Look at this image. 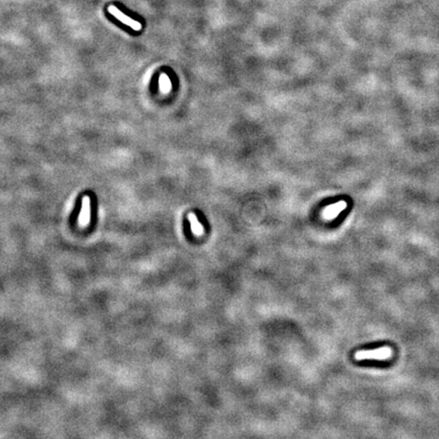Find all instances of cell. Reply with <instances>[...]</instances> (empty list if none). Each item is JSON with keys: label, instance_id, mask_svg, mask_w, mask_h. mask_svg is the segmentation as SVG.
Segmentation results:
<instances>
[{"label": "cell", "instance_id": "6da1fadb", "mask_svg": "<svg viewBox=\"0 0 439 439\" xmlns=\"http://www.w3.org/2000/svg\"><path fill=\"white\" fill-rule=\"evenodd\" d=\"M393 349L391 347H381L374 350H363L355 354V359L357 361L362 360H379L384 361L389 360L393 357Z\"/></svg>", "mask_w": 439, "mask_h": 439}, {"label": "cell", "instance_id": "7a4b0ae2", "mask_svg": "<svg viewBox=\"0 0 439 439\" xmlns=\"http://www.w3.org/2000/svg\"><path fill=\"white\" fill-rule=\"evenodd\" d=\"M108 11H109V13H111L115 18H117L121 22L125 23L126 25L130 26L132 30H134V31H141L142 30L143 25H142L141 22L130 18V16H127L125 13H123L121 10H119L115 5H110L108 7Z\"/></svg>", "mask_w": 439, "mask_h": 439}, {"label": "cell", "instance_id": "3957f363", "mask_svg": "<svg viewBox=\"0 0 439 439\" xmlns=\"http://www.w3.org/2000/svg\"><path fill=\"white\" fill-rule=\"evenodd\" d=\"M91 222V199L85 197L81 202V210L78 217V224L80 227H86Z\"/></svg>", "mask_w": 439, "mask_h": 439}, {"label": "cell", "instance_id": "277c9868", "mask_svg": "<svg viewBox=\"0 0 439 439\" xmlns=\"http://www.w3.org/2000/svg\"><path fill=\"white\" fill-rule=\"evenodd\" d=\"M348 207V204L345 201H341L335 205H332L327 207L323 213H322V217L326 220H333L335 218H337L341 212H343L344 210H346Z\"/></svg>", "mask_w": 439, "mask_h": 439}, {"label": "cell", "instance_id": "5b68a950", "mask_svg": "<svg viewBox=\"0 0 439 439\" xmlns=\"http://www.w3.org/2000/svg\"><path fill=\"white\" fill-rule=\"evenodd\" d=\"M188 220H189V222L191 224V231H192V233H194L197 236H201V235H203L205 233V229L201 225V223L199 222L198 217H197L196 214L190 213L188 215Z\"/></svg>", "mask_w": 439, "mask_h": 439}, {"label": "cell", "instance_id": "8992f818", "mask_svg": "<svg viewBox=\"0 0 439 439\" xmlns=\"http://www.w3.org/2000/svg\"><path fill=\"white\" fill-rule=\"evenodd\" d=\"M159 86H160L161 92L164 94H168L170 92V90L172 89V84L170 81V78L168 77V75L166 73H162L160 75Z\"/></svg>", "mask_w": 439, "mask_h": 439}]
</instances>
